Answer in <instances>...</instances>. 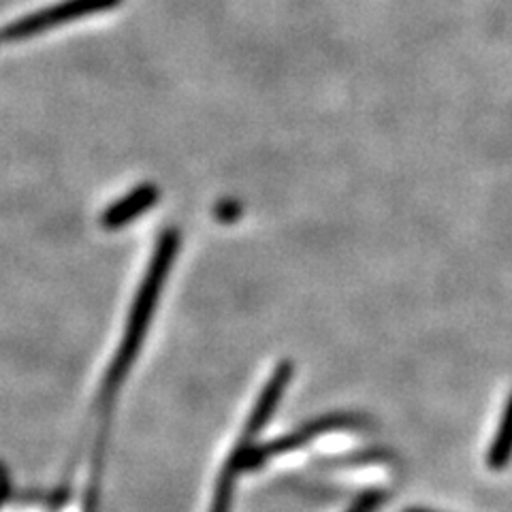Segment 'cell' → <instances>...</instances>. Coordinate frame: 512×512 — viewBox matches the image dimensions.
<instances>
[{"mask_svg":"<svg viewBox=\"0 0 512 512\" xmlns=\"http://www.w3.org/2000/svg\"><path fill=\"white\" fill-rule=\"evenodd\" d=\"M404 512H434V510H425V508H408Z\"/></svg>","mask_w":512,"mask_h":512,"instance_id":"obj_9","label":"cell"},{"mask_svg":"<svg viewBox=\"0 0 512 512\" xmlns=\"http://www.w3.org/2000/svg\"><path fill=\"white\" fill-rule=\"evenodd\" d=\"M218 216L222 220H233L235 216H239V205H220L218 207Z\"/></svg>","mask_w":512,"mask_h":512,"instance_id":"obj_8","label":"cell"},{"mask_svg":"<svg viewBox=\"0 0 512 512\" xmlns=\"http://www.w3.org/2000/svg\"><path fill=\"white\" fill-rule=\"evenodd\" d=\"M293 378V363H280L276 367V372L271 374L269 382L265 384V389L259 397V402H256L250 419L246 423V431L242 436V446L235 448V453L231 455V463L235 466L237 472H244V470H252V468H259L263 466L265 461H269L274 455H282L288 451H295V448L303 446L312 442L314 438L327 434V431L333 429H344V427H355L357 425V416H348V414H331L325 416V419H318L310 425H306L303 429L295 431L291 436H284L276 442H267L261 446H254L252 438L259 434L261 427L267 423V419L271 414H274L276 406L280 404V399L284 395V389L288 387V382Z\"/></svg>","mask_w":512,"mask_h":512,"instance_id":"obj_1","label":"cell"},{"mask_svg":"<svg viewBox=\"0 0 512 512\" xmlns=\"http://www.w3.org/2000/svg\"><path fill=\"white\" fill-rule=\"evenodd\" d=\"M237 470L233 466H229L224 470V474L218 480L216 487V495L212 502V512H229L231 510V498H233V480H235Z\"/></svg>","mask_w":512,"mask_h":512,"instance_id":"obj_6","label":"cell"},{"mask_svg":"<svg viewBox=\"0 0 512 512\" xmlns=\"http://www.w3.org/2000/svg\"><path fill=\"white\" fill-rule=\"evenodd\" d=\"M178 248H180V231L178 229H167L163 235H160L152 259H150L148 271H146V278H143L141 288H139V293H137L135 303L131 308V314H128V323H126L122 344L107 370V378L103 384L105 399H111L116 395V391L122 387L128 370H131V365L143 344V338H146V333H148L156 301L160 297V291H163V284H165L169 269L175 261V254H178Z\"/></svg>","mask_w":512,"mask_h":512,"instance_id":"obj_2","label":"cell"},{"mask_svg":"<svg viewBox=\"0 0 512 512\" xmlns=\"http://www.w3.org/2000/svg\"><path fill=\"white\" fill-rule=\"evenodd\" d=\"M382 504V493H367L359 502H355L348 512H376V508Z\"/></svg>","mask_w":512,"mask_h":512,"instance_id":"obj_7","label":"cell"},{"mask_svg":"<svg viewBox=\"0 0 512 512\" xmlns=\"http://www.w3.org/2000/svg\"><path fill=\"white\" fill-rule=\"evenodd\" d=\"M512 459V395L504 408L500 429L495 434L489 453H487V466L491 470H504Z\"/></svg>","mask_w":512,"mask_h":512,"instance_id":"obj_5","label":"cell"},{"mask_svg":"<svg viewBox=\"0 0 512 512\" xmlns=\"http://www.w3.org/2000/svg\"><path fill=\"white\" fill-rule=\"evenodd\" d=\"M122 0H62L54 7H45L37 13H30L26 18L13 22L5 28L3 37L9 41H22L28 37H35L43 30H50L62 26L67 22H75L86 15L114 9Z\"/></svg>","mask_w":512,"mask_h":512,"instance_id":"obj_3","label":"cell"},{"mask_svg":"<svg viewBox=\"0 0 512 512\" xmlns=\"http://www.w3.org/2000/svg\"><path fill=\"white\" fill-rule=\"evenodd\" d=\"M158 197H160V192L152 184H143V186L135 188L133 192H128L124 199L111 205L109 210L101 216V227L107 231H118V229L126 227L128 222L135 220L143 212H148L150 207L158 201Z\"/></svg>","mask_w":512,"mask_h":512,"instance_id":"obj_4","label":"cell"}]
</instances>
